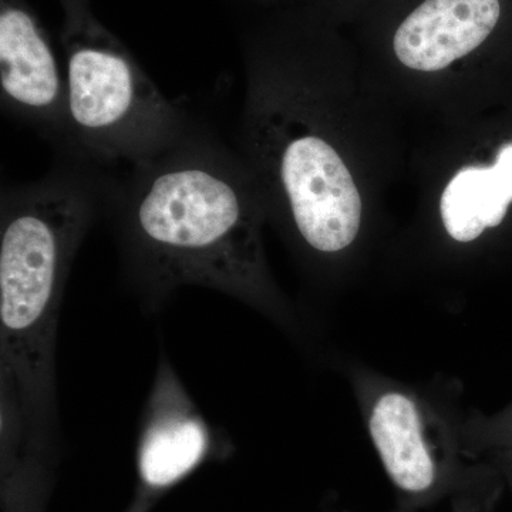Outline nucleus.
I'll list each match as a JSON object with an SVG mask.
<instances>
[{"label": "nucleus", "instance_id": "obj_7", "mask_svg": "<svg viewBox=\"0 0 512 512\" xmlns=\"http://www.w3.org/2000/svg\"><path fill=\"white\" fill-rule=\"evenodd\" d=\"M369 433L384 471L400 493L423 501L444 490V471L431 453L412 397L382 394L370 412Z\"/></svg>", "mask_w": 512, "mask_h": 512}, {"label": "nucleus", "instance_id": "obj_3", "mask_svg": "<svg viewBox=\"0 0 512 512\" xmlns=\"http://www.w3.org/2000/svg\"><path fill=\"white\" fill-rule=\"evenodd\" d=\"M249 137L258 160L274 161L278 195L292 228L318 254H338L355 241L362 200L349 168L332 144L298 131L251 101Z\"/></svg>", "mask_w": 512, "mask_h": 512}, {"label": "nucleus", "instance_id": "obj_2", "mask_svg": "<svg viewBox=\"0 0 512 512\" xmlns=\"http://www.w3.org/2000/svg\"><path fill=\"white\" fill-rule=\"evenodd\" d=\"M72 153L103 167L163 153L194 120L158 89L90 0H59Z\"/></svg>", "mask_w": 512, "mask_h": 512}, {"label": "nucleus", "instance_id": "obj_8", "mask_svg": "<svg viewBox=\"0 0 512 512\" xmlns=\"http://www.w3.org/2000/svg\"><path fill=\"white\" fill-rule=\"evenodd\" d=\"M512 202V143L504 144L493 167H466L441 195V220L454 241H476L504 221Z\"/></svg>", "mask_w": 512, "mask_h": 512}, {"label": "nucleus", "instance_id": "obj_4", "mask_svg": "<svg viewBox=\"0 0 512 512\" xmlns=\"http://www.w3.org/2000/svg\"><path fill=\"white\" fill-rule=\"evenodd\" d=\"M0 104L57 153H72L66 70L26 0H0Z\"/></svg>", "mask_w": 512, "mask_h": 512}, {"label": "nucleus", "instance_id": "obj_9", "mask_svg": "<svg viewBox=\"0 0 512 512\" xmlns=\"http://www.w3.org/2000/svg\"><path fill=\"white\" fill-rule=\"evenodd\" d=\"M153 498L147 497V495L137 493L134 497L133 504L128 507L126 512H148L153 507Z\"/></svg>", "mask_w": 512, "mask_h": 512}, {"label": "nucleus", "instance_id": "obj_6", "mask_svg": "<svg viewBox=\"0 0 512 512\" xmlns=\"http://www.w3.org/2000/svg\"><path fill=\"white\" fill-rule=\"evenodd\" d=\"M500 16V0H423L394 33V55L409 69L439 72L483 45Z\"/></svg>", "mask_w": 512, "mask_h": 512}, {"label": "nucleus", "instance_id": "obj_5", "mask_svg": "<svg viewBox=\"0 0 512 512\" xmlns=\"http://www.w3.org/2000/svg\"><path fill=\"white\" fill-rule=\"evenodd\" d=\"M212 431L161 353L137 446V493L154 501L211 457Z\"/></svg>", "mask_w": 512, "mask_h": 512}, {"label": "nucleus", "instance_id": "obj_1", "mask_svg": "<svg viewBox=\"0 0 512 512\" xmlns=\"http://www.w3.org/2000/svg\"><path fill=\"white\" fill-rule=\"evenodd\" d=\"M104 215L147 311L202 286L291 320L265 269L247 168L210 128L194 121L163 153L114 174Z\"/></svg>", "mask_w": 512, "mask_h": 512}]
</instances>
